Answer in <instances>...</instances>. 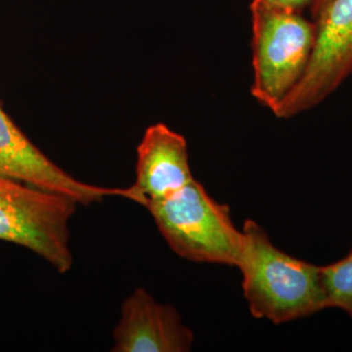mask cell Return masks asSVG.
Here are the masks:
<instances>
[{"label": "cell", "instance_id": "obj_1", "mask_svg": "<svg viewBox=\"0 0 352 352\" xmlns=\"http://www.w3.org/2000/svg\"><path fill=\"white\" fill-rule=\"evenodd\" d=\"M241 231L244 247L238 269L253 317L280 325L327 309L320 265L279 250L252 219L244 222Z\"/></svg>", "mask_w": 352, "mask_h": 352}, {"label": "cell", "instance_id": "obj_2", "mask_svg": "<svg viewBox=\"0 0 352 352\" xmlns=\"http://www.w3.org/2000/svg\"><path fill=\"white\" fill-rule=\"evenodd\" d=\"M251 14V93L274 113L307 72L317 26L302 12L272 8L256 0H252Z\"/></svg>", "mask_w": 352, "mask_h": 352}, {"label": "cell", "instance_id": "obj_3", "mask_svg": "<svg viewBox=\"0 0 352 352\" xmlns=\"http://www.w3.org/2000/svg\"><path fill=\"white\" fill-rule=\"evenodd\" d=\"M145 208L177 256L238 267L244 234L234 225L228 206L215 201L195 179L170 197Z\"/></svg>", "mask_w": 352, "mask_h": 352}, {"label": "cell", "instance_id": "obj_4", "mask_svg": "<svg viewBox=\"0 0 352 352\" xmlns=\"http://www.w3.org/2000/svg\"><path fill=\"white\" fill-rule=\"evenodd\" d=\"M76 206L65 195L0 177V240L25 247L67 273L74 263L68 222Z\"/></svg>", "mask_w": 352, "mask_h": 352}, {"label": "cell", "instance_id": "obj_5", "mask_svg": "<svg viewBox=\"0 0 352 352\" xmlns=\"http://www.w3.org/2000/svg\"><path fill=\"white\" fill-rule=\"evenodd\" d=\"M315 49L302 81L274 115L291 119L315 109L352 74V0H330L315 20Z\"/></svg>", "mask_w": 352, "mask_h": 352}, {"label": "cell", "instance_id": "obj_6", "mask_svg": "<svg viewBox=\"0 0 352 352\" xmlns=\"http://www.w3.org/2000/svg\"><path fill=\"white\" fill-rule=\"evenodd\" d=\"M0 177L19 180L37 188L65 195L77 204L100 202L122 196L123 189L82 183L67 174L38 149L0 106Z\"/></svg>", "mask_w": 352, "mask_h": 352}, {"label": "cell", "instance_id": "obj_7", "mask_svg": "<svg viewBox=\"0 0 352 352\" xmlns=\"http://www.w3.org/2000/svg\"><path fill=\"white\" fill-rule=\"evenodd\" d=\"M113 340V352H187L195 337L174 307L138 289L122 305Z\"/></svg>", "mask_w": 352, "mask_h": 352}, {"label": "cell", "instance_id": "obj_8", "mask_svg": "<svg viewBox=\"0 0 352 352\" xmlns=\"http://www.w3.org/2000/svg\"><path fill=\"white\" fill-rule=\"evenodd\" d=\"M186 139L166 124L149 126L138 148L136 182L123 189V197L146 205L170 197L193 176Z\"/></svg>", "mask_w": 352, "mask_h": 352}, {"label": "cell", "instance_id": "obj_9", "mask_svg": "<svg viewBox=\"0 0 352 352\" xmlns=\"http://www.w3.org/2000/svg\"><path fill=\"white\" fill-rule=\"evenodd\" d=\"M327 308H338L352 318V250L336 263L321 266Z\"/></svg>", "mask_w": 352, "mask_h": 352}, {"label": "cell", "instance_id": "obj_10", "mask_svg": "<svg viewBox=\"0 0 352 352\" xmlns=\"http://www.w3.org/2000/svg\"><path fill=\"white\" fill-rule=\"evenodd\" d=\"M256 1L272 8L294 11V12H302L305 8L312 7L315 3V0H256Z\"/></svg>", "mask_w": 352, "mask_h": 352}, {"label": "cell", "instance_id": "obj_11", "mask_svg": "<svg viewBox=\"0 0 352 352\" xmlns=\"http://www.w3.org/2000/svg\"><path fill=\"white\" fill-rule=\"evenodd\" d=\"M329 1H330V0H315L314 6L311 7L312 14H314V19H315V20L322 13V11L325 10V7H327Z\"/></svg>", "mask_w": 352, "mask_h": 352}]
</instances>
